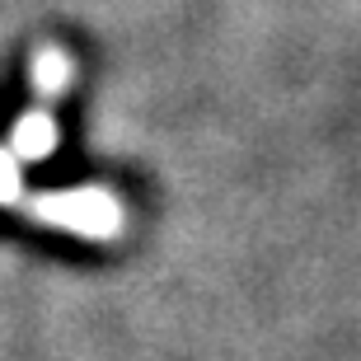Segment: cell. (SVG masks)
I'll list each match as a JSON object with an SVG mask.
<instances>
[{"mask_svg":"<svg viewBox=\"0 0 361 361\" xmlns=\"http://www.w3.org/2000/svg\"><path fill=\"white\" fill-rule=\"evenodd\" d=\"M33 212L56 230H71V235H85V240H108L118 235L122 226V207L113 192L104 188H75V192H56V197H42Z\"/></svg>","mask_w":361,"mask_h":361,"instance_id":"6da1fadb","label":"cell"},{"mask_svg":"<svg viewBox=\"0 0 361 361\" xmlns=\"http://www.w3.org/2000/svg\"><path fill=\"white\" fill-rule=\"evenodd\" d=\"M56 146V122L47 113H24L19 127H14V146L10 155L14 160H47Z\"/></svg>","mask_w":361,"mask_h":361,"instance_id":"7a4b0ae2","label":"cell"},{"mask_svg":"<svg viewBox=\"0 0 361 361\" xmlns=\"http://www.w3.org/2000/svg\"><path fill=\"white\" fill-rule=\"evenodd\" d=\"M66 80H71V61H66V52H56V47L38 52V61H33V90L52 99V94L66 90Z\"/></svg>","mask_w":361,"mask_h":361,"instance_id":"3957f363","label":"cell"},{"mask_svg":"<svg viewBox=\"0 0 361 361\" xmlns=\"http://www.w3.org/2000/svg\"><path fill=\"white\" fill-rule=\"evenodd\" d=\"M19 197V160L10 150H0V202H14Z\"/></svg>","mask_w":361,"mask_h":361,"instance_id":"277c9868","label":"cell"}]
</instances>
